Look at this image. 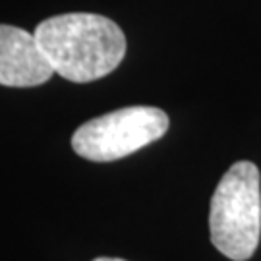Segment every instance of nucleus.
I'll return each instance as SVG.
<instances>
[{
    "mask_svg": "<svg viewBox=\"0 0 261 261\" xmlns=\"http://www.w3.org/2000/svg\"><path fill=\"white\" fill-rule=\"evenodd\" d=\"M35 39L55 74L75 84L101 80L126 55V37L112 19L99 14H62L41 21Z\"/></svg>",
    "mask_w": 261,
    "mask_h": 261,
    "instance_id": "f257e3e1",
    "label": "nucleus"
},
{
    "mask_svg": "<svg viewBox=\"0 0 261 261\" xmlns=\"http://www.w3.org/2000/svg\"><path fill=\"white\" fill-rule=\"evenodd\" d=\"M211 244L232 261L252 257L261 234V180L257 167L238 161L223 174L211 197Z\"/></svg>",
    "mask_w": 261,
    "mask_h": 261,
    "instance_id": "f03ea898",
    "label": "nucleus"
},
{
    "mask_svg": "<svg viewBox=\"0 0 261 261\" xmlns=\"http://www.w3.org/2000/svg\"><path fill=\"white\" fill-rule=\"evenodd\" d=\"M168 116L157 107H126L82 124L72 149L93 163H111L143 149L168 132Z\"/></svg>",
    "mask_w": 261,
    "mask_h": 261,
    "instance_id": "7ed1b4c3",
    "label": "nucleus"
},
{
    "mask_svg": "<svg viewBox=\"0 0 261 261\" xmlns=\"http://www.w3.org/2000/svg\"><path fill=\"white\" fill-rule=\"evenodd\" d=\"M55 74L33 33L0 23V85L35 87Z\"/></svg>",
    "mask_w": 261,
    "mask_h": 261,
    "instance_id": "20e7f679",
    "label": "nucleus"
},
{
    "mask_svg": "<svg viewBox=\"0 0 261 261\" xmlns=\"http://www.w3.org/2000/svg\"><path fill=\"white\" fill-rule=\"evenodd\" d=\"M93 261H126V259H120V257H95Z\"/></svg>",
    "mask_w": 261,
    "mask_h": 261,
    "instance_id": "39448f33",
    "label": "nucleus"
}]
</instances>
